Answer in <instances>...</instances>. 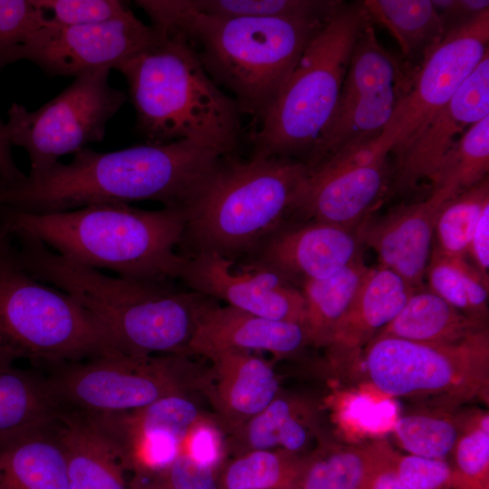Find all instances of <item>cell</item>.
<instances>
[{
	"label": "cell",
	"instance_id": "cell-1",
	"mask_svg": "<svg viewBox=\"0 0 489 489\" xmlns=\"http://www.w3.org/2000/svg\"><path fill=\"white\" fill-rule=\"evenodd\" d=\"M223 155L188 140L146 143L112 152L84 148L69 163L37 176L0 183V206L32 214L92 205L156 201L182 209Z\"/></svg>",
	"mask_w": 489,
	"mask_h": 489
},
{
	"label": "cell",
	"instance_id": "cell-2",
	"mask_svg": "<svg viewBox=\"0 0 489 489\" xmlns=\"http://www.w3.org/2000/svg\"><path fill=\"white\" fill-rule=\"evenodd\" d=\"M161 32L183 37L208 75L228 90L242 113L261 120L277 99L305 47L329 19L218 17L187 0H137Z\"/></svg>",
	"mask_w": 489,
	"mask_h": 489
},
{
	"label": "cell",
	"instance_id": "cell-3",
	"mask_svg": "<svg viewBox=\"0 0 489 489\" xmlns=\"http://www.w3.org/2000/svg\"><path fill=\"white\" fill-rule=\"evenodd\" d=\"M22 266L74 298L102 325L112 350L147 358L189 355L198 316L210 297L178 289L171 280L113 276L73 263L40 241H25Z\"/></svg>",
	"mask_w": 489,
	"mask_h": 489
},
{
	"label": "cell",
	"instance_id": "cell-4",
	"mask_svg": "<svg viewBox=\"0 0 489 489\" xmlns=\"http://www.w3.org/2000/svg\"><path fill=\"white\" fill-rule=\"evenodd\" d=\"M184 214L163 206L145 210L129 204H100L49 214L0 206V232L27 236L78 264L142 280L177 278Z\"/></svg>",
	"mask_w": 489,
	"mask_h": 489
},
{
	"label": "cell",
	"instance_id": "cell-5",
	"mask_svg": "<svg viewBox=\"0 0 489 489\" xmlns=\"http://www.w3.org/2000/svg\"><path fill=\"white\" fill-rule=\"evenodd\" d=\"M117 71L128 82L136 129L146 143L188 140L223 156L237 148L238 104L208 75L183 37L159 31L153 43Z\"/></svg>",
	"mask_w": 489,
	"mask_h": 489
},
{
	"label": "cell",
	"instance_id": "cell-6",
	"mask_svg": "<svg viewBox=\"0 0 489 489\" xmlns=\"http://www.w3.org/2000/svg\"><path fill=\"white\" fill-rule=\"evenodd\" d=\"M307 176L302 161L223 156L183 209V256L214 253L239 263L288 220Z\"/></svg>",
	"mask_w": 489,
	"mask_h": 489
},
{
	"label": "cell",
	"instance_id": "cell-7",
	"mask_svg": "<svg viewBox=\"0 0 489 489\" xmlns=\"http://www.w3.org/2000/svg\"><path fill=\"white\" fill-rule=\"evenodd\" d=\"M370 22L363 2L340 3L251 134V158L307 157L333 113L357 40Z\"/></svg>",
	"mask_w": 489,
	"mask_h": 489
},
{
	"label": "cell",
	"instance_id": "cell-8",
	"mask_svg": "<svg viewBox=\"0 0 489 489\" xmlns=\"http://www.w3.org/2000/svg\"><path fill=\"white\" fill-rule=\"evenodd\" d=\"M112 350L100 321L65 292L21 265L0 233V361L47 368Z\"/></svg>",
	"mask_w": 489,
	"mask_h": 489
},
{
	"label": "cell",
	"instance_id": "cell-9",
	"mask_svg": "<svg viewBox=\"0 0 489 489\" xmlns=\"http://www.w3.org/2000/svg\"><path fill=\"white\" fill-rule=\"evenodd\" d=\"M45 369V385L59 415L83 419L126 414L198 388L185 355L136 358L111 350Z\"/></svg>",
	"mask_w": 489,
	"mask_h": 489
},
{
	"label": "cell",
	"instance_id": "cell-10",
	"mask_svg": "<svg viewBox=\"0 0 489 489\" xmlns=\"http://www.w3.org/2000/svg\"><path fill=\"white\" fill-rule=\"evenodd\" d=\"M360 358L370 383L389 397L430 401L444 408L488 398L487 329L445 344L375 337Z\"/></svg>",
	"mask_w": 489,
	"mask_h": 489
},
{
	"label": "cell",
	"instance_id": "cell-11",
	"mask_svg": "<svg viewBox=\"0 0 489 489\" xmlns=\"http://www.w3.org/2000/svg\"><path fill=\"white\" fill-rule=\"evenodd\" d=\"M101 69L75 77L58 95L35 110L13 103L5 122L10 145L23 148L30 160L28 176L42 174L59 158L90 143L101 142L109 121L128 96L109 82Z\"/></svg>",
	"mask_w": 489,
	"mask_h": 489
},
{
	"label": "cell",
	"instance_id": "cell-12",
	"mask_svg": "<svg viewBox=\"0 0 489 489\" xmlns=\"http://www.w3.org/2000/svg\"><path fill=\"white\" fill-rule=\"evenodd\" d=\"M412 76L378 41L371 24L359 36L333 113L302 161L308 171L337 155L375 142Z\"/></svg>",
	"mask_w": 489,
	"mask_h": 489
},
{
	"label": "cell",
	"instance_id": "cell-13",
	"mask_svg": "<svg viewBox=\"0 0 489 489\" xmlns=\"http://www.w3.org/2000/svg\"><path fill=\"white\" fill-rule=\"evenodd\" d=\"M489 9L448 30L422 57L383 131L379 147L398 154L447 103L488 53Z\"/></svg>",
	"mask_w": 489,
	"mask_h": 489
},
{
	"label": "cell",
	"instance_id": "cell-14",
	"mask_svg": "<svg viewBox=\"0 0 489 489\" xmlns=\"http://www.w3.org/2000/svg\"><path fill=\"white\" fill-rule=\"evenodd\" d=\"M388 154L373 142L322 162L307 173L288 220L358 227L384 192Z\"/></svg>",
	"mask_w": 489,
	"mask_h": 489
},
{
	"label": "cell",
	"instance_id": "cell-15",
	"mask_svg": "<svg viewBox=\"0 0 489 489\" xmlns=\"http://www.w3.org/2000/svg\"><path fill=\"white\" fill-rule=\"evenodd\" d=\"M159 31L129 11L106 22L60 26L46 23L21 54L51 76L77 77L101 69L117 70L158 37Z\"/></svg>",
	"mask_w": 489,
	"mask_h": 489
},
{
	"label": "cell",
	"instance_id": "cell-16",
	"mask_svg": "<svg viewBox=\"0 0 489 489\" xmlns=\"http://www.w3.org/2000/svg\"><path fill=\"white\" fill-rule=\"evenodd\" d=\"M178 279L193 292L273 321L304 325L306 305L299 288L278 274L235 264L214 253L184 256Z\"/></svg>",
	"mask_w": 489,
	"mask_h": 489
},
{
	"label": "cell",
	"instance_id": "cell-17",
	"mask_svg": "<svg viewBox=\"0 0 489 489\" xmlns=\"http://www.w3.org/2000/svg\"><path fill=\"white\" fill-rule=\"evenodd\" d=\"M362 244L360 225L287 220L236 264L273 272L299 288L343 269L361 254Z\"/></svg>",
	"mask_w": 489,
	"mask_h": 489
},
{
	"label": "cell",
	"instance_id": "cell-18",
	"mask_svg": "<svg viewBox=\"0 0 489 489\" xmlns=\"http://www.w3.org/2000/svg\"><path fill=\"white\" fill-rule=\"evenodd\" d=\"M489 116V55L483 57L450 101L398 152L394 176L398 190L433 180L444 158L473 124Z\"/></svg>",
	"mask_w": 489,
	"mask_h": 489
},
{
	"label": "cell",
	"instance_id": "cell-19",
	"mask_svg": "<svg viewBox=\"0 0 489 489\" xmlns=\"http://www.w3.org/2000/svg\"><path fill=\"white\" fill-rule=\"evenodd\" d=\"M459 192L448 186L433 188L425 200L399 206L377 222L360 225L363 244L371 247L379 266L391 270L418 290L426 275L438 216Z\"/></svg>",
	"mask_w": 489,
	"mask_h": 489
},
{
	"label": "cell",
	"instance_id": "cell-20",
	"mask_svg": "<svg viewBox=\"0 0 489 489\" xmlns=\"http://www.w3.org/2000/svg\"><path fill=\"white\" fill-rule=\"evenodd\" d=\"M206 358L211 362L199 388L214 408V420L227 436L261 412L279 393L273 366L249 351L222 350Z\"/></svg>",
	"mask_w": 489,
	"mask_h": 489
},
{
	"label": "cell",
	"instance_id": "cell-21",
	"mask_svg": "<svg viewBox=\"0 0 489 489\" xmlns=\"http://www.w3.org/2000/svg\"><path fill=\"white\" fill-rule=\"evenodd\" d=\"M311 341L304 325L263 318L210 299L199 313L188 346L204 357L222 350H264L277 358L297 355Z\"/></svg>",
	"mask_w": 489,
	"mask_h": 489
},
{
	"label": "cell",
	"instance_id": "cell-22",
	"mask_svg": "<svg viewBox=\"0 0 489 489\" xmlns=\"http://www.w3.org/2000/svg\"><path fill=\"white\" fill-rule=\"evenodd\" d=\"M415 291L391 270L369 267L324 347L331 369L340 370L359 361L363 349L398 314Z\"/></svg>",
	"mask_w": 489,
	"mask_h": 489
},
{
	"label": "cell",
	"instance_id": "cell-23",
	"mask_svg": "<svg viewBox=\"0 0 489 489\" xmlns=\"http://www.w3.org/2000/svg\"><path fill=\"white\" fill-rule=\"evenodd\" d=\"M319 408L310 398L281 390L257 415L228 435L225 449L235 455L262 449L302 455L320 436Z\"/></svg>",
	"mask_w": 489,
	"mask_h": 489
},
{
	"label": "cell",
	"instance_id": "cell-24",
	"mask_svg": "<svg viewBox=\"0 0 489 489\" xmlns=\"http://www.w3.org/2000/svg\"><path fill=\"white\" fill-rule=\"evenodd\" d=\"M59 422L69 489H131L125 454L105 429L72 416L59 415Z\"/></svg>",
	"mask_w": 489,
	"mask_h": 489
},
{
	"label": "cell",
	"instance_id": "cell-25",
	"mask_svg": "<svg viewBox=\"0 0 489 489\" xmlns=\"http://www.w3.org/2000/svg\"><path fill=\"white\" fill-rule=\"evenodd\" d=\"M0 489H69L59 417L0 442Z\"/></svg>",
	"mask_w": 489,
	"mask_h": 489
},
{
	"label": "cell",
	"instance_id": "cell-26",
	"mask_svg": "<svg viewBox=\"0 0 489 489\" xmlns=\"http://www.w3.org/2000/svg\"><path fill=\"white\" fill-rule=\"evenodd\" d=\"M484 329L485 321L458 311L432 291L416 290L398 314L375 337L445 344Z\"/></svg>",
	"mask_w": 489,
	"mask_h": 489
},
{
	"label": "cell",
	"instance_id": "cell-27",
	"mask_svg": "<svg viewBox=\"0 0 489 489\" xmlns=\"http://www.w3.org/2000/svg\"><path fill=\"white\" fill-rule=\"evenodd\" d=\"M43 377L0 361V442L58 417Z\"/></svg>",
	"mask_w": 489,
	"mask_h": 489
},
{
	"label": "cell",
	"instance_id": "cell-28",
	"mask_svg": "<svg viewBox=\"0 0 489 489\" xmlns=\"http://www.w3.org/2000/svg\"><path fill=\"white\" fill-rule=\"evenodd\" d=\"M369 269L360 254L335 274L305 281L299 286L305 300L304 327L311 345L323 348L327 345Z\"/></svg>",
	"mask_w": 489,
	"mask_h": 489
},
{
	"label": "cell",
	"instance_id": "cell-29",
	"mask_svg": "<svg viewBox=\"0 0 489 489\" xmlns=\"http://www.w3.org/2000/svg\"><path fill=\"white\" fill-rule=\"evenodd\" d=\"M372 20L385 26L404 55L422 57L446 34L445 23L429 0H369L363 2Z\"/></svg>",
	"mask_w": 489,
	"mask_h": 489
},
{
	"label": "cell",
	"instance_id": "cell-30",
	"mask_svg": "<svg viewBox=\"0 0 489 489\" xmlns=\"http://www.w3.org/2000/svg\"><path fill=\"white\" fill-rule=\"evenodd\" d=\"M319 441L304 455L294 489H358L371 461L373 442L343 446Z\"/></svg>",
	"mask_w": 489,
	"mask_h": 489
},
{
	"label": "cell",
	"instance_id": "cell-31",
	"mask_svg": "<svg viewBox=\"0 0 489 489\" xmlns=\"http://www.w3.org/2000/svg\"><path fill=\"white\" fill-rule=\"evenodd\" d=\"M304 460L283 449H262L235 455L222 464L219 489H294Z\"/></svg>",
	"mask_w": 489,
	"mask_h": 489
},
{
	"label": "cell",
	"instance_id": "cell-32",
	"mask_svg": "<svg viewBox=\"0 0 489 489\" xmlns=\"http://www.w3.org/2000/svg\"><path fill=\"white\" fill-rule=\"evenodd\" d=\"M425 276L434 293L465 314L485 321L489 280L465 257L447 255L433 247Z\"/></svg>",
	"mask_w": 489,
	"mask_h": 489
},
{
	"label": "cell",
	"instance_id": "cell-33",
	"mask_svg": "<svg viewBox=\"0 0 489 489\" xmlns=\"http://www.w3.org/2000/svg\"><path fill=\"white\" fill-rule=\"evenodd\" d=\"M445 409L415 411L400 416L394 431L401 446L410 455L446 459L452 454L465 419Z\"/></svg>",
	"mask_w": 489,
	"mask_h": 489
},
{
	"label": "cell",
	"instance_id": "cell-34",
	"mask_svg": "<svg viewBox=\"0 0 489 489\" xmlns=\"http://www.w3.org/2000/svg\"><path fill=\"white\" fill-rule=\"evenodd\" d=\"M489 170V116L471 125L444 158L434 179L433 188L448 186L458 192L472 187Z\"/></svg>",
	"mask_w": 489,
	"mask_h": 489
},
{
	"label": "cell",
	"instance_id": "cell-35",
	"mask_svg": "<svg viewBox=\"0 0 489 489\" xmlns=\"http://www.w3.org/2000/svg\"><path fill=\"white\" fill-rule=\"evenodd\" d=\"M488 205L487 177L454 197L436 220L437 243L434 247L447 255L465 257L480 216Z\"/></svg>",
	"mask_w": 489,
	"mask_h": 489
},
{
	"label": "cell",
	"instance_id": "cell-36",
	"mask_svg": "<svg viewBox=\"0 0 489 489\" xmlns=\"http://www.w3.org/2000/svg\"><path fill=\"white\" fill-rule=\"evenodd\" d=\"M204 14L218 17L328 18L341 2L323 0H187Z\"/></svg>",
	"mask_w": 489,
	"mask_h": 489
},
{
	"label": "cell",
	"instance_id": "cell-37",
	"mask_svg": "<svg viewBox=\"0 0 489 489\" xmlns=\"http://www.w3.org/2000/svg\"><path fill=\"white\" fill-rule=\"evenodd\" d=\"M454 489H489V417L482 413L465 419L453 449Z\"/></svg>",
	"mask_w": 489,
	"mask_h": 489
},
{
	"label": "cell",
	"instance_id": "cell-38",
	"mask_svg": "<svg viewBox=\"0 0 489 489\" xmlns=\"http://www.w3.org/2000/svg\"><path fill=\"white\" fill-rule=\"evenodd\" d=\"M46 23L34 0H0V71L21 61L24 48Z\"/></svg>",
	"mask_w": 489,
	"mask_h": 489
},
{
	"label": "cell",
	"instance_id": "cell-39",
	"mask_svg": "<svg viewBox=\"0 0 489 489\" xmlns=\"http://www.w3.org/2000/svg\"><path fill=\"white\" fill-rule=\"evenodd\" d=\"M219 468L204 463L186 450L160 471L134 478L131 489H219Z\"/></svg>",
	"mask_w": 489,
	"mask_h": 489
},
{
	"label": "cell",
	"instance_id": "cell-40",
	"mask_svg": "<svg viewBox=\"0 0 489 489\" xmlns=\"http://www.w3.org/2000/svg\"><path fill=\"white\" fill-rule=\"evenodd\" d=\"M45 14L47 23L60 26H75L110 21L129 11L119 0H34Z\"/></svg>",
	"mask_w": 489,
	"mask_h": 489
},
{
	"label": "cell",
	"instance_id": "cell-41",
	"mask_svg": "<svg viewBox=\"0 0 489 489\" xmlns=\"http://www.w3.org/2000/svg\"><path fill=\"white\" fill-rule=\"evenodd\" d=\"M394 465L402 483L409 489H454V468L446 459L400 455L396 451Z\"/></svg>",
	"mask_w": 489,
	"mask_h": 489
},
{
	"label": "cell",
	"instance_id": "cell-42",
	"mask_svg": "<svg viewBox=\"0 0 489 489\" xmlns=\"http://www.w3.org/2000/svg\"><path fill=\"white\" fill-rule=\"evenodd\" d=\"M395 454L386 441H374L370 464L358 489H409L397 474Z\"/></svg>",
	"mask_w": 489,
	"mask_h": 489
},
{
	"label": "cell",
	"instance_id": "cell-43",
	"mask_svg": "<svg viewBox=\"0 0 489 489\" xmlns=\"http://www.w3.org/2000/svg\"><path fill=\"white\" fill-rule=\"evenodd\" d=\"M432 3L439 12L446 32L489 9L487 0H433Z\"/></svg>",
	"mask_w": 489,
	"mask_h": 489
},
{
	"label": "cell",
	"instance_id": "cell-44",
	"mask_svg": "<svg viewBox=\"0 0 489 489\" xmlns=\"http://www.w3.org/2000/svg\"><path fill=\"white\" fill-rule=\"evenodd\" d=\"M467 254L474 262V267L481 275L489 280V205L483 210L473 233Z\"/></svg>",
	"mask_w": 489,
	"mask_h": 489
},
{
	"label": "cell",
	"instance_id": "cell-45",
	"mask_svg": "<svg viewBox=\"0 0 489 489\" xmlns=\"http://www.w3.org/2000/svg\"><path fill=\"white\" fill-rule=\"evenodd\" d=\"M25 176L13 159L11 145L5 137V123L0 118V183L13 184L21 181Z\"/></svg>",
	"mask_w": 489,
	"mask_h": 489
}]
</instances>
